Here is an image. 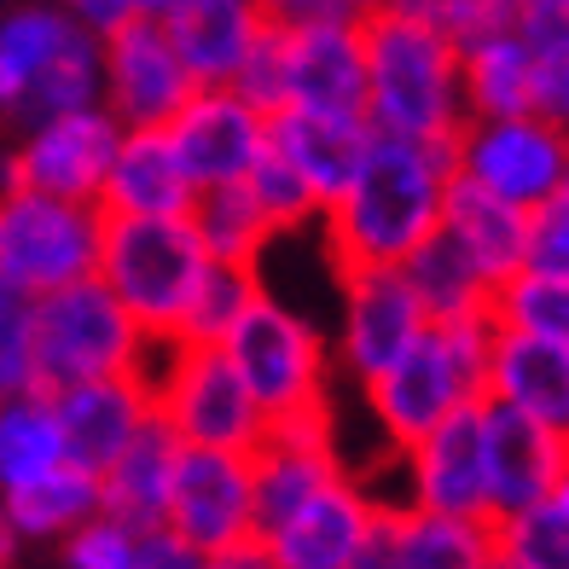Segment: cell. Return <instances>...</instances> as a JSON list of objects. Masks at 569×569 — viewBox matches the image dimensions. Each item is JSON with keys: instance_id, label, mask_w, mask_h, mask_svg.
Returning <instances> with one entry per match:
<instances>
[{"instance_id": "cell-1", "label": "cell", "mask_w": 569, "mask_h": 569, "mask_svg": "<svg viewBox=\"0 0 569 569\" xmlns=\"http://www.w3.org/2000/svg\"><path fill=\"white\" fill-rule=\"evenodd\" d=\"M453 180V158L436 140H401L378 134L360 158L343 198L320 216L326 250L343 268H401L436 227H442V198Z\"/></svg>"}, {"instance_id": "cell-2", "label": "cell", "mask_w": 569, "mask_h": 569, "mask_svg": "<svg viewBox=\"0 0 569 569\" xmlns=\"http://www.w3.org/2000/svg\"><path fill=\"white\" fill-rule=\"evenodd\" d=\"M360 53H367V106H360V117L378 134L448 146L465 128L459 47L448 36H436L430 23L396 7H378L360 23Z\"/></svg>"}, {"instance_id": "cell-3", "label": "cell", "mask_w": 569, "mask_h": 569, "mask_svg": "<svg viewBox=\"0 0 569 569\" xmlns=\"http://www.w3.org/2000/svg\"><path fill=\"white\" fill-rule=\"evenodd\" d=\"M210 256H203L198 232L187 216H106L99 227V262L93 273L106 291L128 308L151 343H174L180 320L210 279Z\"/></svg>"}, {"instance_id": "cell-4", "label": "cell", "mask_w": 569, "mask_h": 569, "mask_svg": "<svg viewBox=\"0 0 569 569\" xmlns=\"http://www.w3.org/2000/svg\"><path fill=\"white\" fill-rule=\"evenodd\" d=\"M488 338L495 320L471 315V320H430L390 372H378L367 390L372 425L390 436V448H412L425 430H436L448 412L482 401V372H488Z\"/></svg>"}, {"instance_id": "cell-5", "label": "cell", "mask_w": 569, "mask_h": 569, "mask_svg": "<svg viewBox=\"0 0 569 569\" xmlns=\"http://www.w3.org/2000/svg\"><path fill=\"white\" fill-rule=\"evenodd\" d=\"M216 349L232 360V372L244 378V390L268 412V425L331 407V349L320 326L297 315L291 302H279L268 284L250 291V302L221 331Z\"/></svg>"}, {"instance_id": "cell-6", "label": "cell", "mask_w": 569, "mask_h": 569, "mask_svg": "<svg viewBox=\"0 0 569 569\" xmlns=\"http://www.w3.org/2000/svg\"><path fill=\"white\" fill-rule=\"evenodd\" d=\"M151 412L180 448L250 453L268 436V412L256 407L244 378L216 343H151L146 360Z\"/></svg>"}, {"instance_id": "cell-7", "label": "cell", "mask_w": 569, "mask_h": 569, "mask_svg": "<svg viewBox=\"0 0 569 569\" xmlns=\"http://www.w3.org/2000/svg\"><path fill=\"white\" fill-rule=\"evenodd\" d=\"M30 326H36V390L146 372V360H151V338L128 320V308L106 291L99 273L36 297Z\"/></svg>"}, {"instance_id": "cell-8", "label": "cell", "mask_w": 569, "mask_h": 569, "mask_svg": "<svg viewBox=\"0 0 569 569\" xmlns=\"http://www.w3.org/2000/svg\"><path fill=\"white\" fill-rule=\"evenodd\" d=\"M99 203H76L30 187H0V284L47 297L99 262Z\"/></svg>"}, {"instance_id": "cell-9", "label": "cell", "mask_w": 569, "mask_h": 569, "mask_svg": "<svg viewBox=\"0 0 569 569\" xmlns=\"http://www.w3.org/2000/svg\"><path fill=\"white\" fill-rule=\"evenodd\" d=\"M453 174L471 187L495 192L517 210L558 198L563 187V158H569V128H558L540 111H517V117H471L448 140Z\"/></svg>"}, {"instance_id": "cell-10", "label": "cell", "mask_w": 569, "mask_h": 569, "mask_svg": "<svg viewBox=\"0 0 569 569\" xmlns=\"http://www.w3.org/2000/svg\"><path fill=\"white\" fill-rule=\"evenodd\" d=\"M163 529L187 540L192 552L221 558L256 540V488H250V453L221 448H180L174 482L163 506Z\"/></svg>"}, {"instance_id": "cell-11", "label": "cell", "mask_w": 569, "mask_h": 569, "mask_svg": "<svg viewBox=\"0 0 569 569\" xmlns=\"http://www.w3.org/2000/svg\"><path fill=\"white\" fill-rule=\"evenodd\" d=\"M430 315L412 297L401 268H343L338 273V367L355 390H367L378 372L419 343Z\"/></svg>"}, {"instance_id": "cell-12", "label": "cell", "mask_w": 569, "mask_h": 569, "mask_svg": "<svg viewBox=\"0 0 569 569\" xmlns=\"http://www.w3.org/2000/svg\"><path fill=\"white\" fill-rule=\"evenodd\" d=\"M192 93L198 82L158 18H128L122 30L99 36V106L122 128H163Z\"/></svg>"}, {"instance_id": "cell-13", "label": "cell", "mask_w": 569, "mask_h": 569, "mask_svg": "<svg viewBox=\"0 0 569 569\" xmlns=\"http://www.w3.org/2000/svg\"><path fill=\"white\" fill-rule=\"evenodd\" d=\"M122 122L106 106H82V111H59L23 128V140L7 158V187H30V192H53V198H76L93 203L106 163L117 151Z\"/></svg>"}, {"instance_id": "cell-14", "label": "cell", "mask_w": 569, "mask_h": 569, "mask_svg": "<svg viewBox=\"0 0 569 569\" xmlns=\"http://www.w3.org/2000/svg\"><path fill=\"white\" fill-rule=\"evenodd\" d=\"M163 134L174 146L180 169H187L192 192L239 187L256 169V158L268 151V111L250 106L239 88H198L187 106L163 122Z\"/></svg>"}, {"instance_id": "cell-15", "label": "cell", "mask_w": 569, "mask_h": 569, "mask_svg": "<svg viewBox=\"0 0 569 569\" xmlns=\"http://www.w3.org/2000/svg\"><path fill=\"white\" fill-rule=\"evenodd\" d=\"M401 482H407V495L396 506H419V511H442V517H477V523H488L482 401L448 412L436 430H425L412 448H401Z\"/></svg>"}, {"instance_id": "cell-16", "label": "cell", "mask_w": 569, "mask_h": 569, "mask_svg": "<svg viewBox=\"0 0 569 569\" xmlns=\"http://www.w3.org/2000/svg\"><path fill=\"white\" fill-rule=\"evenodd\" d=\"M378 511H383V500L355 471H343L308 506H297L284 523H273L256 547L268 552L273 569H349L360 558V547H367Z\"/></svg>"}, {"instance_id": "cell-17", "label": "cell", "mask_w": 569, "mask_h": 569, "mask_svg": "<svg viewBox=\"0 0 569 569\" xmlns=\"http://www.w3.org/2000/svg\"><path fill=\"white\" fill-rule=\"evenodd\" d=\"M279 30V111H331L360 117L367 106V53L360 30L343 23H297Z\"/></svg>"}, {"instance_id": "cell-18", "label": "cell", "mask_w": 569, "mask_h": 569, "mask_svg": "<svg viewBox=\"0 0 569 569\" xmlns=\"http://www.w3.org/2000/svg\"><path fill=\"white\" fill-rule=\"evenodd\" d=\"M47 401H53V419H59V436H64V459L82 465V471H93V477L151 425V383H146V372L64 383V390H47Z\"/></svg>"}, {"instance_id": "cell-19", "label": "cell", "mask_w": 569, "mask_h": 569, "mask_svg": "<svg viewBox=\"0 0 569 569\" xmlns=\"http://www.w3.org/2000/svg\"><path fill=\"white\" fill-rule=\"evenodd\" d=\"M482 401H495V407L517 412V419L552 430L558 442H569V343L495 326V338H488Z\"/></svg>"}, {"instance_id": "cell-20", "label": "cell", "mask_w": 569, "mask_h": 569, "mask_svg": "<svg viewBox=\"0 0 569 569\" xmlns=\"http://www.w3.org/2000/svg\"><path fill=\"white\" fill-rule=\"evenodd\" d=\"M569 459V442L540 430L517 412L482 401V471H488V523L517 517L552 495V482Z\"/></svg>"}, {"instance_id": "cell-21", "label": "cell", "mask_w": 569, "mask_h": 569, "mask_svg": "<svg viewBox=\"0 0 569 569\" xmlns=\"http://www.w3.org/2000/svg\"><path fill=\"white\" fill-rule=\"evenodd\" d=\"M158 23L198 88H232V76L273 18L262 0H174Z\"/></svg>"}, {"instance_id": "cell-22", "label": "cell", "mask_w": 569, "mask_h": 569, "mask_svg": "<svg viewBox=\"0 0 569 569\" xmlns=\"http://www.w3.org/2000/svg\"><path fill=\"white\" fill-rule=\"evenodd\" d=\"M268 146L297 169V180L326 216L355 180L360 158H367L372 122L367 117H331V111H273L268 117Z\"/></svg>"}, {"instance_id": "cell-23", "label": "cell", "mask_w": 569, "mask_h": 569, "mask_svg": "<svg viewBox=\"0 0 569 569\" xmlns=\"http://www.w3.org/2000/svg\"><path fill=\"white\" fill-rule=\"evenodd\" d=\"M192 198L198 192L163 128H122L93 203L99 216H187Z\"/></svg>"}, {"instance_id": "cell-24", "label": "cell", "mask_w": 569, "mask_h": 569, "mask_svg": "<svg viewBox=\"0 0 569 569\" xmlns=\"http://www.w3.org/2000/svg\"><path fill=\"white\" fill-rule=\"evenodd\" d=\"M459 93L465 122L535 111V47L517 36L511 18H495L471 41H459Z\"/></svg>"}, {"instance_id": "cell-25", "label": "cell", "mask_w": 569, "mask_h": 569, "mask_svg": "<svg viewBox=\"0 0 569 569\" xmlns=\"http://www.w3.org/2000/svg\"><path fill=\"white\" fill-rule=\"evenodd\" d=\"M88 30L53 7V0H23V7H0V117H23V106L36 99V88L47 82L76 41Z\"/></svg>"}, {"instance_id": "cell-26", "label": "cell", "mask_w": 569, "mask_h": 569, "mask_svg": "<svg viewBox=\"0 0 569 569\" xmlns=\"http://www.w3.org/2000/svg\"><path fill=\"white\" fill-rule=\"evenodd\" d=\"M523 227H529V210H517V203L495 198L471 187V180H448V198H442V239H453L465 256L477 262V273L488 284L511 279L523 268Z\"/></svg>"}, {"instance_id": "cell-27", "label": "cell", "mask_w": 569, "mask_h": 569, "mask_svg": "<svg viewBox=\"0 0 569 569\" xmlns=\"http://www.w3.org/2000/svg\"><path fill=\"white\" fill-rule=\"evenodd\" d=\"M174 453H180V442L163 430L158 412H151V425L106 465V471H99V511H111V517H122V523H134V529H163Z\"/></svg>"}, {"instance_id": "cell-28", "label": "cell", "mask_w": 569, "mask_h": 569, "mask_svg": "<svg viewBox=\"0 0 569 569\" xmlns=\"http://www.w3.org/2000/svg\"><path fill=\"white\" fill-rule=\"evenodd\" d=\"M488 563H495V523L390 506V569H488Z\"/></svg>"}, {"instance_id": "cell-29", "label": "cell", "mask_w": 569, "mask_h": 569, "mask_svg": "<svg viewBox=\"0 0 569 569\" xmlns=\"http://www.w3.org/2000/svg\"><path fill=\"white\" fill-rule=\"evenodd\" d=\"M187 221H192L198 244H203V256H210L216 268L262 273V256H268L273 239H279V232L268 227V216L256 210V198L244 192V180H239V187H210V192H198L192 210H187Z\"/></svg>"}, {"instance_id": "cell-30", "label": "cell", "mask_w": 569, "mask_h": 569, "mask_svg": "<svg viewBox=\"0 0 569 569\" xmlns=\"http://www.w3.org/2000/svg\"><path fill=\"white\" fill-rule=\"evenodd\" d=\"M412 297H419V308L430 320H471V315H488V297H495V284H488L477 273V262L465 256L453 239H442V232H430V239L419 244L401 262Z\"/></svg>"}, {"instance_id": "cell-31", "label": "cell", "mask_w": 569, "mask_h": 569, "mask_svg": "<svg viewBox=\"0 0 569 569\" xmlns=\"http://www.w3.org/2000/svg\"><path fill=\"white\" fill-rule=\"evenodd\" d=\"M0 511H7V523L23 535V547H30V540H64L70 529H82L99 511V477L64 459L59 471H47L41 482L18 488V495H0Z\"/></svg>"}, {"instance_id": "cell-32", "label": "cell", "mask_w": 569, "mask_h": 569, "mask_svg": "<svg viewBox=\"0 0 569 569\" xmlns=\"http://www.w3.org/2000/svg\"><path fill=\"white\" fill-rule=\"evenodd\" d=\"M59 465H64V436L47 390L0 401V495H18L47 471H59Z\"/></svg>"}, {"instance_id": "cell-33", "label": "cell", "mask_w": 569, "mask_h": 569, "mask_svg": "<svg viewBox=\"0 0 569 569\" xmlns=\"http://www.w3.org/2000/svg\"><path fill=\"white\" fill-rule=\"evenodd\" d=\"M488 320L506 331H529V338L569 343V279L547 273H511L488 297Z\"/></svg>"}, {"instance_id": "cell-34", "label": "cell", "mask_w": 569, "mask_h": 569, "mask_svg": "<svg viewBox=\"0 0 569 569\" xmlns=\"http://www.w3.org/2000/svg\"><path fill=\"white\" fill-rule=\"evenodd\" d=\"M495 552L517 569H569V517L552 500H540L517 517H500Z\"/></svg>"}, {"instance_id": "cell-35", "label": "cell", "mask_w": 569, "mask_h": 569, "mask_svg": "<svg viewBox=\"0 0 569 569\" xmlns=\"http://www.w3.org/2000/svg\"><path fill=\"white\" fill-rule=\"evenodd\" d=\"M244 192L256 198V210L268 216V227L279 232H302V227H320V203L308 198V187L297 180V169L279 158V151L268 146L262 158H256V169L244 174Z\"/></svg>"}, {"instance_id": "cell-36", "label": "cell", "mask_w": 569, "mask_h": 569, "mask_svg": "<svg viewBox=\"0 0 569 569\" xmlns=\"http://www.w3.org/2000/svg\"><path fill=\"white\" fill-rule=\"evenodd\" d=\"M262 284V273H244V268H210V279L198 284V297L180 320V338L174 343H221V331L239 320V308L250 302V291Z\"/></svg>"}, {"instance_id": "cell-37", "label": "cell", "mask_w": 569, "mask_h": 569, "mask_svg": "<svg viewBox=\"0 0 569 569\" xmlns=\"http://www.w3.org/2000/svg\"><path fill=\"white\" fill-rule=\"evenodd\" d=\"M140 540H146V529L122 523L111 511H93L59 547H64V569H140Z\"/></svg>"}, {"instance_id": "cell-38", "label": "cell", "mask_w": 569, "mask_h": 569, "mask_svg": "<svg viewBox=\"0 0 569 569\" xmlns=\"http://www.w3.org/2000/svg\"><path fill=\"white\" fill-rule=\"evenodd\" d=\"M36 297L0 284V401L36 390V326H30Z\"/></svg>"}, {"instance_id": "cell-39", "label": "cell", "mask_w": 569, "mask_h": 569, "mask_svg": "<svg viewBox=\"0 0 569 569\" xmlns=\"http://www.w3.org/2000/svg\"><path fill=\"white\" fill-rule=\"evenodd\" d=\"M517 273H547V279H569V203L547 198L529 210L523 227V268Z\"/></svg>"}, {"instance_id": "cell-40", "label": "cell", "mask_w": 569, "mask_h": 569, "mask_svg": "<svg viewBox=\"0 0 569 569\" xmlns=\"http://www.w3.org/2000/svg\"><path fill=\"white\" fill-rule=\"evenodd\" d=\"M383 7H396V12H407V18L430 23V30H436V36H448L453 47H459V41H471L477 30H488L495 18H506L495 0H383Z\"/></svg>"}, {"instance_id": "cell-41", "label": "cell", "mask_w": 569, "mask_h": 569, "mask_svg": "<svg viewBox=\"0 0 569 569\" xmlns=\"http://www.w3.org/2000/svg\"><path fill=\"white\" fill-rule=\"evenodd\" d=\"M383 0H268V18L297 30V23H343V30H360Z\"/></svg>"}, {"instance_id": "cell-42", "label": "cell", "mask_w": 569, "mask_h": 569, "mask_svg": "<svg viewBox=\"0 0 569 569\" xmlns=\"http://www.w3.org/2000/svg\"><path fill=\"white\" fill-rule=\"evenodd\" d=\"M232 88H239L250 106H262L268 117L279 111V30L268 23V36L250 47V59L239 64V76H232Z\"/></svg>"}, {"instance_id": "cell-43", "label": "cell", "mask_w": 569, "mask_h": 569, "mask_svg": "<svg viewBox=\"0 0 569 569\" xmlns=\"http://www.w3.org/2000/svg\"><path fill=\"white\" fill-rule=\"evenodd\" d=\"M535 111L569 128V47H547L535 53Z\"/></svg>"}, {"instance_id": "cell-44", "label": "cell", "mask_w": 569, "mask_h": 569, "mask_svg": "<svg viewBox=\"0 0 569 569\" xmlns=\"http://www.w3.org/2000/svg\"><path fill=\"white\" fill-rule=\"evenodd\" d=\"M517 36H523L535 53H547V47H569V0H523V7L511 12Z\"/></svg>"}, {"instance_id": "cell-45", "label": "cell", "mask_w": 569, "mask_h": 569, "mask_svg": "<svg viewBox=\"0 0 569 569\" xmlns=\"http://www.w3.org/2000/svg\"><path fill=\"white\" fill-rule=\"evenodd\" d=\"M140 569H210V558L192 552L187 540H174L169 529H146V540H140Z\"/></svg>"}, {"instance_id": "cell-46", "label": "cell", "mask_w": 569, "mask_h": 569, "mask_svg": "<svg viewBox=\"0 0 569 569\" xmlns=\"http://www.w3.org/2000/svg\"><path fill=\"white\" fill-rule=\"evenodd\" d=\"M53 7L76 23V30H88L93 41L128 23V7H122V0H53Z\"/></svg>"}, {"instance_id": "cell-47", "label": "cell", "mask_w": 569, "mask_h": 569, "mask_svg": "<svg viewBox=\"0 0 569 569\" xmlns=\"http://www.w3.org/2000/svg\"><path fill=\"white\" fill-rule=\"evenodd\" d=\"M210 569H273V563H268V552L250 540V547H239V552H221V558H210Z\"/></svg>"}, {"instance_id": "cell-48", "label": "cell", "mask_w": 569, "mask_h": 569, "mask_svg": "<svg viewBox=\"0 0 569 569\" xmlns=\"http://www.w3.org/2000/svg\"><path fill=\"white\" fill-rule=\"evenodd\" d=\"M18 552H23V535L7 523V511H0V569H18Z\"/></svg>"}, {"instance_id": "cell-49", "label": "cell", "mask_w": 569, "mask_h": 569, "mask_svg": "<svg viewBox=\"0 0 569 569\" xmlns=\"http://www.w3.org/2000/svg\"><path fill=\"white\" fill-rule=\"evenodd\" d=\"M122 7H128V18H163L174 0H122Z\"/></svg>"}, {"instance_id": "cell-50", "label": "cell", "mask_w": 569, "mask_h": 569, "mask_svg": "<svg viewBox=\"0 0 569 569\" xmlns=\"http://www.w3.org/2000/svg\"><path fill=\"white\" fill-rule=\"evenodd\" d=\"M563 517H569V459H563V471H558V482H552V495H547Z\"/></svg>"}, {"instance_id": "cell-51", "label": "cell", "mask_w": 569, "mask_h": 569, "mask_svg": "<svg viewBox=\"0 0 569 569\" xmlns=\"http://www.w3.org/2000/svg\"><path fill=\"white\" fill-rule=\"evenodd\" d=\"M495 7H500V12H506V18H511V12H517V7H523V0H495Z\"/></svg>"}, {"instance_id": "cell-52", "label": "cell", "mask_w": 569, "mask_h": 569, "mask_svg": "<svg viewBox=\"0 0 569 569\" xmlns=\"http://www.w3.org/2000/svg\"><path fill=\"white\" fill-rule=\"evenodd\" d=\"M558 198L569 203V158H563V187H558Z\"/></svg>"}, {"instance_id": "cell-53", "label": "cell", "mask_w": 569, "mask_h": 569, "mask_svg": "<svg viewBox=\"0 0 569 569\" xmlns=\"http://www.w3.org/2000/svg\"><path fill=\"white\" fill-rule=\"evenodd\" d=\"M488 569H517V563H506V558H500V552H495V563H488Z\"/></svg>"}, {"instance_id": "cell-54", "label": "cell", "mask_w": 569, "mask_h": 569, "mask_svg": "<svg viewBox=\"0 0 569 569\" xmlns=\"http://www.w3.org/2000/svg\"><path fill=\"white\" fill-rule=\"evenodd\" d=\"M0 7H7V0H0Z\"/></svg>"}, {"instance_id": "cell-55", "label": "cell", "mask_w": 569, "mask_h": 569, "mask_svg": "<svg viewBox=\"0 0 569 569\" xmlns=\"http://www.w3.org/2000/svg\"><path fill=\"white\" fill-rule=\"evenodd\" d=\"M262 7H268V0H262Z\"/></svg>"}]
</instances>
